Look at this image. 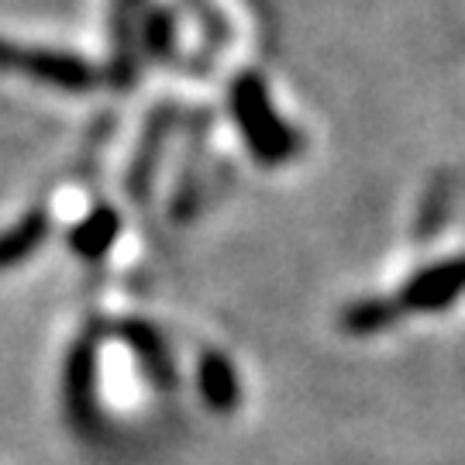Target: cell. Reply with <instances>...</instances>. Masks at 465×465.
Segmentation results:
<instances>
[{
    "instance_id": "1",
    "label": "cell",
    "mask_w": 465,
    "mask_h": 465,
    "mask_svg": "<svg viewBox=\"0 0 465 465\" xmlns=\"http://www.w3.org/2000/svg\"><path fill=\"white\" fill-rule=\"evenodd\" d=\"M232 114L245 145L262 166H282L297 155V134L272 107L269 86L259 73H245L232 84Z\"/></svg>"
},
{
    "instance_id": "5",
    "label": "cell",
    "mask_w": 465,
    "mask_h": 465,
    "mask_svg": "<svg viewBox=\"0 0 465 465\" xmlns=\"http://www.w3.org/2000/svg\"><path fill=\"white\" fill-rule=\"evenodd\" d=\"M197 386L203 403L211 411H217V414H232L234 407H238L242 386H238V376H234V366L228 355L207 351L197 366Z\"/></svg>"
},
{
    "instance_id": "9",
    "label": "cell",
    "mask_w": 465,
    "mask_h": 465,
    "mask_svg": "<svg viewBox=\"0 0 465 465\" xmlns=\"http://www.w3.org/2000/svg\"><path fill=\"white\" fill-rule=\"evenodd\" d=\"M397 314V307H390L386 300H359V303H351L345 317H341V324L349 328L351 334H369V331H380L386 328L390 321Z\"/></svg>"
},
{
    "instance_id": "3",
    "label": "cell",
    "mask_w": 465,
    "mask_h": 465,
    "mask_svg": "<svg viewBox=\"0 0 465 465\" xmlns=\"http://www.w3.org/2000/svg\"><path fill=\"white\" fill-rule=\"evenodd\" d=\"M465 290V255H455L449 262L420 269L414 280L403 286L400 303L407 311H438Z\"/></svg>"
},
{
    "instance_id": "4",
    "label": "cell",
    "mask_w": 465,
    "mask_h": 465,
    "mask_svg": "<svg viewBox=\"0 0 465 465\" xmlns=\"http://www.w3.org/2000/svg\"><path fill=\"white\" fill-rule=\"evenodd\" d=\"M145 0H114L111 7V76L117 84H132L138 55V21Z\"/></svg>"
},
{
    "instance_id": "2",
    "label": "cell",
    "mask_w": 465,
    "mask_h": 465,
    "mask_svg": "<svg viewBox=\"0 0 465 465\" xmlns=\"http://www.w3.org/2000/svg\"><path fill=\"white\" fill-rule=\"evenodd\" d=\"M63 400H66L69 424L80 434H94L100 420L97 407V338L84 334L66 359L63 376Z\"/></svg>"
},
{
    "instance_id": "8",
    "label": "cell",
    "mask_w": 465,
    "mask_h": 465,
    "mask_svg": "<svg viewBox=\"0 0 465 465\" xmlns=\"http://www.w3.org/2000/svg\"><path fill=\"white\" fill-rule=\"evenodd\" d=\"M117 232H121V217L117 211L111 207H97V211H90V214L76 224V232H73V249L86 255V259H97L104 252L114 245Z\"/></svg>"
},
{
    "instance_id": "6",
    "label": "cell",
    "mask_w": 465,
    "mask_h": 465,
    "mask_svg": "<svg viewBox=\"0 0 465 465\" xmlns=\"http://www.w3.org/2000/svg\"><path fill=\"white\" fill-rule=\"evenodd\" d=\"M121 334L128 338V345H132V351L138 355V362H142V369H145V376H149L155 386L166 390V386L176 382V376H173V359H169L166 345H163V338H159L155 328L142 324V321H132V324L121 328Z\"/></svg>"
},
{
    "instance_id": "7",
    "label": "cell",
    "mask_w": 465,
    "mask_h": 465,
    "mask_svg": "<svg viewBox=\"0 0 465 465\" xmlns=\"http://www.w3.org/2000/svg\"><path fill=\"white\" fill-rule=\"evenodd\" d=\"M49 238V214L45 211H32L7 232H0V272L4 269L21 266L32 252L42 249V242Z\"/></svg>"
}]
</instances>
